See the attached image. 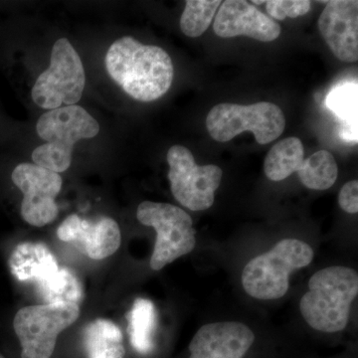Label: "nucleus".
<instances>
[{
  "label": "nucleus",
  "mask_w": 358,
  "mask_h": 358,
  "mask_svg": "<svg viewBox=\"0 0 358 358\" xmlns=\"http://www.w3.org/2000/svg\"><path fill=\"white\" fill-rule=\"evenodd\" d=\"M357 81L334 86L327 96V106L341 124H357Z\"/></svg>",
  "instance_id": "obj_22"
},
{
  "label": "nucleus",
  "mask_w": 358,
  "mask_h": 358,
  "mask_svg": "<svg viewBox=\"0 0 358 358\" xmlns=\"http://www.w3.org/2000/svg\"><path fill=\"white\" fill-rule=\"evenodd\" d=\"M298 174L301 183L308 189L327 190L338 179V164L331 152L319 150L307 159H303Z\"/></svg>",
  "instance_id": "obj_19"
},
{
  "label": "nucleus",
  "mask_w": 358,
  "mask_h": 358,
  "mask_svg": "<svg viewBox=\"0 0 358 358\" xmlns=\"http://www.w3.org/2000/svg\"><path fill=\"white\" fill-rule=\"evenodd\" d=\"M312 2L308 0H268L266 9L268 15L277 20L296 18L307 14Z\"/></svg>",
  "instance_id": "obj_23"
},
{
  "label": "nucleus",
  "mask_w": 358,
  "mask_h": 358,
  "mask_svg": "<svg viewBox=\"0 0 358 358\" xmlns=\"http://www.w3.org/2000/svg\"><path fill=\"white\" fill-rule=\"evenodd\" d=\"M13 274L20 281H45L60 268L55 257L43 243L20 244L10 258Z\"/></svg>",
  "instance_id": "obj_15"
},
{
  "label": "nucleus",
  "mask_w": 358,
  "mask_h": 358,
  "mask_svg": "<svg viewBox=\"0 0 358 358\" xmlns=\"http://www.w3.org/2000/svg\"><path fill=\"white\" fill-rule=\"evenodd\" d=\"M215 34L221 38L248 36L261 42L279 38L281 26L249 2L227 0L221 3L213 23Z\"/></svg>",
  "instance_id": "obj_12"
},
{
  "label": "nucleus",
  "mask_w": 358,
  "mask_h": 358,
  "mask_svg": "<svg viewBox=\"0 0 358 358\" xmlns=\"http://www.w3.org/2000/svg\"><path fill=\"white\" fill-rule=\"evenodd\" d=\"M23 193L21 215L35 227L53 222L58 215L56 197L62 188L60 174L33 164H20L11 176Z\"/></svg>",
  "instance_id": "obj_10"
},
{
  "label": "nucleus",
  "mask_w": 358,
  "mask_h": 358,
  "mask_svg": "<svg viewBox=\"0 0 358 358\" xmlns=\"http://www.w3.org/2000/svg\"><path fill=\"white\" fill-rule=\"evenodd\" d=\"M128 333L134 350L147 355L154 350L157 310L152 301L136 299L128 315Z\"/></svg>",
  "instance_id": "obj_18"
},
{
  "label": "nucleus",
  "mask_w": 358,
  "mask_h": 358,
  "mask_svg": "<svg viewBox=\"0 0 358 358\" xmlns=\"http://www.w3.org/2000/svg\"><path fill=\"white\" fill-rule=\"evenodd\" d=\"M222 1L220 0H188L180 18V29L186 36L196 38L210 26Z\"/></svg>",
  "instance_id": "obj_21"
},
{
  "label": "nucleus",
  "mask_w": 358,
  "mask_h": 358,
  "mask_svg": "<svg viewBox=\"0 0 358 358\" xmlns=\"http://www.w3.org/2000/svg\"><path fill=\"white\" fill-rule=\"evenodd\" d=\"M286 119L275 103L259 102L253 105L219 103L206 117V128L213 140L226 143L244 131H252L257 143L268 145L284 131Z\"/></svg>",
  "instance_id": "obj_5"
},
{
  "label": "nucleus",
  "mask_w": 358,
  "mask_h": 358,
  "mask_svg": "<svg viewBox=\"0 0 358 358\" xmlns=\"http://www.w3.org/2000/svg\"><path fill=\"white\" fill-rule=\"evenodd\" d=\"M169 179L174 199L192 211H203L214 203L220 185L222 169L214 164L197 166L192 152L182 145H173L167 152Z\"/></svg>",
  "instance_id": "obj_9"
},
{
  "label": "nucleus",
  "mask_w": 358,
  "mask_h": 358,
  "mask_svg": "<svg viewBox=\"0 0 358 358\" xmlns=\"http://www.w3.org/2000/svg\"><path fill=\"white\" fill-rule=\"evenodd\" d=\"M136 218L157 232L150 268L159 271L180 257L187 255L196 245V231L187 212L176 205L143 201L138 207Z\"/></svg>",
  "instance_id": "obj_6"
},
{
  "label": "nucleus",
  "mask_w": 358,
  "mask_h": 358,
  "mask_svg": "<svg viewBox=\"0 0 358 358\" xmlns=\"http://www.w3.org/2000/svg\"><path fill=\"white\" fill-rule=\"evenodd\" d=\"M305 159V148L300 138H287L271 148L264 162L266 176L272 181H282L299 173Z\"/></svg>",
  "instance_id": "obj_17"
},
{
  "label": "nucleus",
  "mask_w": 358,
  "mask_h": 358,
  "mask_svg": "<svg viewBox=\"0 0 358 358\" xmlns=\"http://www.w3.org/2000/svg\"><path fill=\"white\" fill-rule=\"evenodd\" d=\"M80 315L73 303H44L21 308L13 320L20 339L21 358H50L59 334L74 324Z\"/></svg>",
  "instance_id": "obj_7"
},
{
  "label": "nucleus",
  "mask_w": 358,
  "mask_h": 358,
  "mask_svg": "<svg viewBox=\"0 0 358 358\" xmlns=\"http://www.w3.org/2000/svg\"><path fill=\"white\" fill-rule=\"evenodd\" d=\"M86 75L79 54L69 40L60 38L53 45L50 66L35 82L32 99L42 109L73 106L83 95Z\"/></svg>",
  "instance_id": "obj_8"
},
{
  "label": "nucleus",
  "mask_w": 358,
  "mask_h": 358,
  "mask_svg": "<svg viewBox=\"0 0 358 358\" xmlns=\"http://www.w3.org/2000/svg\"><path fill=\"white\" fill-rule=\"evenodd\" d=\"M106 68L115 83L140 102L162 98L173 81V60L167 52L155 45L141 44L131 36L110 45Z\"/></svg>",
  "instance_id": "obj_1"
},
{
  "label": "nucleus",
  "mask_w": 358,
  "mask_h": 358,
  "mask_svg": "<svg viewBox=\"0 0 358 358\" xmlns=\"http://www.w3.org/2000/svg\"><path fill=\"white\" fill-rule=\"evenodd\" d=\"M0 358H4V357H2V355H0Z\"/></svg>",
  "instance_id": "obj_26"
},
{
  "label": "nucleus",
  "mask_w": 358,
  "mask_h": 358,
  "mask_svg": "<svg viewBox=\"0 0 358 358\" xmlns=\"http://www.w3.org/2000/svg\"><path fill=\"white\" fill-rule=\"evenodd\" d=\"M338 204L343 211L350 214L358 212V181L350 180L345 183L338 195Z\"/></svg>",
  "instance_id": "obj_24"
},
{
  "label": "nucleus",
  "mask_w": 358,
  "mask_h": 358,
  "mask_svg": "<svg viewBox=\"0 0 358 358\" xmlns=\"http://www.w3.org/2000/svg\"><path fill=\"white\" fill-rule=\"evenodd\" d=\"M322 38L336 58L343 62L358 59V2L334 0L327 2L319 18Z\"/></svg>",
  "instance_id": "obj_13"
},
{
  "label": "nucleus",
  "mask_w": 358,
  "mask_h": 358,
  "mask_svg": "<svg viewBox=\"0 0 358 358\" xmlns=\"http://www.w3.org/2000/svg\"><path fill=\"white\" fill-rule=\"evenodd\" d=\"M36 131L46 143L32 152L34 164L59 173L69 169L76 143L96 136L100 126L84 108L73 105L45 113L37 122Z\"/></svg>",
  "instance_id": "obj_3"
},
{
  "label": "nucleus",
  "mask_w": 358,
  "mask_h": 358,
  "mask_svg": "<svg viewBox=\"0 0 358 358\" xmlns=\"http://www.w3.org/2000/svg\"><path fill=\"white\" fill-rule=\"evenodd\" d=\"M253 3H256V4L266 3V1H253Z\"/></svg>",
  "instance_id": "obj_25"
},
{
  "label": "nucleus",
  "mask_w": 358,
  "mask_h": 358,
  "mask_svg": "<svg viewBox=\"0 0 358 358\" xmlns=\"http://www.w3.org/2000/svg\"><path fill=\"white\" fill-rule=\"evenodd\" d=\"M57 235L61 241L74 245L93 260L112 256L122 242L119 225L110 217L91 221L72 214L59 226Z\"/></svg>",
  "instance_id": "obj_11"
},
{
  "label": "nucleus",
  "mask_w": 358,
  "mask_h": 358,
  "mask_svg": "<svg viewBox=\"0 0 358 358\" xmlns=\"http://www.w3.org/2000/svg\"><path fill=\"white\" fill-rule=\"evenodd\" d=\"M357 294V271L343 266L322 268L308 281V291L300 301L301 315L315 331L338 333L348 326Z\"/></svg>",
  "instance_id": "obj_2"
},
{
  "label": "nucleus",
  "mask_w": 358,
  "mask_h": 358,
  "mask_svg": "<svg viewBox=\"0 0 358 358\" xmlns=\"http://www.w3.org/2000/svg\"><path fill=\"white\" fill-rule=\"evenodd\" d=\"M255 341L242 322H223L200 327L189 345V358H243Z\"/></svg>",
  "instance_id": "obj_14"
},
{
  "label": "nucleus",
  "mask_w": 358,
  "mask_h": 358,
  "mask_svg": "<svg viewBox=\"0 0 358 358\" xmlns=\"http://www.w3.org/2000/svg\"><path fill=\"white\" fill-rule=\"evenodd\" d=\"M84 346L88 358H124L126 355L121 329L109 320L90 322L84 331Z\"/></svg>",
  "instance_id": "obj_16"
},
{
  "label": "nucleus",
  "mask_w": 358,
  "mask_h": 358,
  "mask_svg": "<svg viewBox=\"0 0 358 358\" xmlns=\"http://www.w3.org/2000/svg\"><path fill=\"white\" fill-rule=\"evenodd\" d=\"M313 250L298 239H284L274 248L255 257L245 266L242 286L258 300L282 298L289 287V275L307 267L313 260Z\"/></svg>",
  "instance_id": "obj_4"
},
{
  "label": "nucleus",
  "mask_w": 358,
  "mask_h": 358,
  "mask_svg": "<svg viewBox=\"0 0 358 358\" xmlns=\"http://www.w3.org/2000/svg\"><path fill=\"white\" fill-rule=\"evenodd\" d=\"M46 303H78L83 298L81 284L68 268H60L45 281L37 284Z\"/></svg>",
  "instance_id": "obj_20"
}]
</instances>
